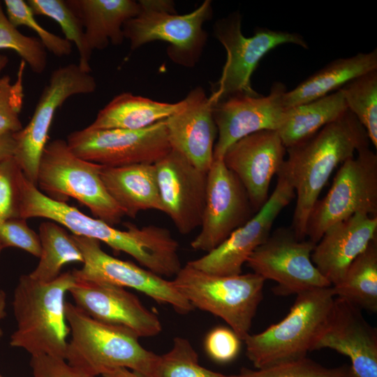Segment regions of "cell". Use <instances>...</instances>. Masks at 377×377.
<instances>
[{"label":"cell","mask_w":377,"mask_h":377,"mask_svg":"<svg viewBox=\"0 0 377 377\" xmlns=\"http://www.w3.org/2000/svg\"><path fill=\"white\" fill-rule=\"evenodd\" d=\"M367 133L355 115L347 110L311 137L286 148L287 158L277 173L294 189L296 204L292 229L306 239L309 214L338 165L369 146Z\"/></svg>","instance_id":"cell-1"},{"label":"cell","mask_w":377,"mask_h":377,"mask_svg":"<svg viewBox=\"0 0 377 377\" xmlns=\"http://www.w3.org/2000/svg\"><path fill=\"white\" fill-rule=\"evenodd\" d=\"M73 271L41 282L22 275L14 290L12 306L17 323L10 345L31 356L47 355L65 360L70 329L66 318V295L75 286Z\"/></svg>","instance_id":"cell-2"},{"label":"cell","mask_w":377,"mask_h":377,"mask_svg":"<svg viewBox=\"0 0 377 377\" xmlns=\"http://www.w3.org/2000/svg\"><path fill=\"white\" fill-rule=\"evenodd\" d=\"M65 311L71 335L65 357L69 364L94 376L125 368L154 377L159 355L145 349L133 332L96 320L68 302Z\"/></svg>","instance_id":"cell-3"},{"label":"cell","mask_w":377,"mask_h":377,"mask_svg":"<svg viewBox=\"0 0 377 377\" xmlns=\"http://www.w3.org/2000/svg\"><path fill=\"white\" fill-rule=\"evenodd\" d=\"M334 297L332 286L300 293L283 320L260 333L249 334L243 341L256 369L298 360L313 351L327 323Z\"/></svg>","instance_id":"cell-4"},{"label":"cell","mask_w":377,"mask_h":377,"mask_svg":"<svg viewBox=\"0 0 377 377\" xmlns=\"http://www.w3.org/2000/svg\"><path fill=\"white\" fill-rule=\"evenodd\" d=\"M265 280L256 273L217 276L188 264L172 283L193 306L223 319L242 341L249 334Z\"/></svg>","instance_id":"cell-5"},{"label":"cell","mask_w":377,"mask_h":377,"mask_svg":"<svg viewBox=\"0 0 377 377\" xmlns=\"http://www.w3.org/2000/svg\"><path fill=\"white\" fill-rule=\"evenodd\" d=\"M102 167L77 156L66 141L54 140L47 142L43 151L37 186L54 200H77L96 219L113 226L125 215L101 178Z\"/></svg>","instance_id":"cell-6"},{"label":"cell","mask_w":377,"mask_h":377,"mask_svg":"<svg viewBox=\"0 0 377 377\" xmlns=\"http://www.w3.org/2000/svg\"><path fill=\"white\" fill-rule=\"evenodd\" d=\"M139 13L124 25V38L131 50L154 40L170 44L168 54L174 62L193 66L200 58L207 40L202 29L212 15V1H205L192 12L175 13L171 1H139Z\"/></svg>","instance_id":"cell-7"},{"label":"cell","mask_w":377,"mask_h":377,"mask_svg":"<svg viewBox=\"0 0 377 377\" xmlns=\"http://www.w3.org/2000/svg\"><path fill=\"white\" fill-rule=\"evenodd\" d=\"M214 31L227 58L220 78L212 84L209 98L213 103L236 94L258 95L251 78L260 59L271 50L287 43L309 47L304 37L295 32L258 27L252 36H244L238 11L217 20Z\"/></svg>","instance_id":"cell-8"},{"label":"cell","mask_w":377,"mask_h":377,"mask_svg":"<svg viewBox=\"0 0 377 377\" xmlns=\"http://www.w3.org/2000/svg\"><path fill=\"white\" fill-rule=\"evenodd\" d=\"M356 213L377 216V155L369 147L341 164L309 214L306 239L316 244L329 227Z\"/></svg>","instance_id":"cell-9"},{"label":"cell","mask_w":377,"mask_h":377,"mask_svg":"<svg viewBox=\"0 0 377 377\" xmlns=\"http://www.w3.org/2000/svg\"><path fill=\"white\" fill-rule=\"evenodd\" d=\"M66 142L77 156L107 167L155 164L172 149L165 119L138 130L86 127L71 133Z\"/></svg>","instance_id":"cell-10"},{"label":"cell","mask_w":377,"mask_h":377,"mask_svg":"<svg viewBox=\"0 0 377 377\" xmlns=\"http://www.w3.org/2000/svg\"><path fill=\"white\" fill-rule=\"evenodd\" d=\"M96 87L94 77L77 64H70L52 73L30 121L15 133L14 158L30 182L37 186L40 157L48 142L50 128L57 110L71 96L94 93Z\"/></svg>","instance_id":"cell-11"},{"label":"cell","mask_w":377,"mask_h":377,"mask_svg":"<svg viewBox=\"0 0 377 377\" xmlns=\"http://www.w3.org/2000/svg\"><path fill=\"white\" fill-rule=\"evenodd\" d=\"M315 246L309 239H298L292 228H280L251 253L246 263L253 273L276 282L273 291L278 295L332 286L311 261Z\"/></svg>","instance_id":"cell-12"},{"label":"cell","mask_w":377,"mask_h":377,"mask_svg":"<svg viewBox=\"0 0 377 377\" xmlns=\"http://www.w3.org/2000/svg\"><path fill=\"white\" fill-rule=\"evenodd\" d=\"M20 218H45L70 230L73 235L104 242L117 252H124L133 258L144 249V237L134 224L128 223L121 230L101 219L90 217L64 202L54 200L42 193L26 179L19 168L16 174Z\"/></svg>","instance_id":"cell-13"},{"label":"cell","mask_w":377,"mask_h":377,"mask_svg":"<svg viewBox=\"0 0 377 377\" xmlns=\"http://www.w3.org/2000/svg\"><path fill=\"white\" fill-rule=\"evenodd\" d=\"M71 236L84 258L82 267L73 271L76 279L135 289L159 304L170 305L180 314H187L194 309L172 281L108 254L95 239Z\"/></svg>","instance_id":"cell-14"},{"label":"cell","mask_w":377,"mask_h":377,"mask_svg":"<svg viewBox=\"0 0 377 377\" xmlns=\"http://www.w3.org/2000/svg\"><path fill=\"white\" fill-rule=\"evenodd\" d=\"M254 213L246 189L225 165L214 159L207 173L205 203L199 234L191 241L196 251L208 253L226 240Z\"/></svg>","instance_id":"cell-15"},{"label":"cell","mask_w":377,"mask_h":377,"mask_svg":"<svg viewBox=\"0 0 377 377\" xmlns=\"http://www.w3.org/2000/svg\"><path fill=\"white\" fill-rule=\"evenodd\" d=\"M277 177L276 187L263 207L214 249L186 264L217 276L242 274L243 265L269 236L278 215L295 198L288 182L281 175Z\"/></svg>","instance_id":"cell-16"},{"label":"cell","mask_w":377,"mask_h":377,"mask_svg":"<svg viewBox=\"0 0 377 377\" xmlns=\"http://www.w3.org/2000/svg\"><path fill=\"white\" fill-rule=\"evenodd\" d=\"M286 86L276 82L267 96L236 94L213 103L217 128L214 159H223L230 146L253 133L278 131L286 108L283 104Z\"/></svg>","instance_id":"cell-17"},{"label":"cell","mask_w":377,"mask_h":377,"mask_svg":"<svg viewBox=\"0 0 377 377\" xmlns=\"http://www.w3.org/2000/svg\"><path fill=\"white\" fill-rule=\"evenodd\" d=\"M154 165L163 212L181 234H189L201 225L207 173L173 149Z\"/></svg>","instance_id":"cell-18"},{"label":"cell","mask_w":377,"mask_h":377,"mask_svg":"<svg viewBox=\"0 0 377 377\" xmlns=\"http://www.w3.org/2000/svg\"><path fill=\"white\" fill-rule=\"evenodd\" d=\"M69 293L75 305L96 320L129 330L139 338L162 331L158 315L124 288L76 279Z\"/></svg>","instance_id":"cell-19"},{"label":"cell","mask_w":377,"mask_h":377,"mask_svg":"<svg viewBox=\"0 0 377 377\" xmlns=\"http://www.w3.org/2000/svg\"><path fill=\"white\" fill-rule=\"evenodd\" d=\"M286 148L276 131H260L237 140L226 150L223 161L239 179L257 212L269 198L272 177L281 170Z\"/></svg>","instance_id":"cell-20"},{"label":"cell","mask_w":377,"mask_h":377,"mask_svg":"<svg viewBox=\"0 0 377 377\" xmlns=\"http://www.w3.org/2000/svg\"><path fill=\"white\" fill-rule=\"evenodd\" d=\"M330 348L347 356L355 377H377V332L361 309L335 297L327 323L313 350Z\"/></svg>","instance_id":"cell-21"},{"label":"cell","mask_w":377,"mask_h":377,"mask_svg":"<svg viewBox=\"0 0 377 377\" xmlns=\"http://www.w3.org/2000/svg\"><path fill=\"white\" fill-rule=\"evenodd\" d=\"M184 105L165 119L171 149L207 173L214 161L217 128L213 103L198 87L184 99Z\"/></svg>","instance_id":"cell-22"},{"label":"cell","mask_w":377,"mask_h":377,"mask_svg":"<svg viewBox=\"0 0 377 377\" xmlns=\"http://www.w3.org/2000/svg\"><path fill=\"white\" fill-rule=\"evenodd\" d=\"M377 216L356 213L329 227L316 244L311 261L332 284L343 276L352 261L377 237Z\"/></svg>","instance_id":"cell-23"},{"label":"cell","mask_w":377,"mask_h":377,"mask_svg":"<svg viewBox=\"0 0 377 377\" xmlns=\"http://www.w3.org/2000/svg\"><path fill=\"white\" fill-rule=\"evenodd\" d=\"M101 178L110 196L126 215L135 218L141 212H163L154 164L138 163L103 166Z\"/></svg>","instance_id":"cell-24"},{"label":"cell","mask_w":377,"mask_h":377,"mask_svg":"<svg viewBox=\"0 0 377 377\" xmlns=\"http://www.w3.org/2000/svg\"><path fill=\"white\" fill-rule=\"evenodd\" d=\"M80 19L91 50L117 45L124 38L123 27L140 10L133 0H66Z\"/></svg>","instance_id":"cell-25"},{"label":"cell","mask_w":377,"mask_h":377,"mask_svg":"<svg viewBox=\"0 0 377 377\" xmlns=\"http://www.w3.org/2000/svg\"><path fill=\"white\" fill-rule=\"evenodd\" d=\"M377 69V49L333 60L301 82L283 97L286 108L299 105L337 91L350 80Z\"/></svg>","instance_id":"cell-26"},{"label":"cell","mask_w":377,"mask_h":377,"mask_svg":"<svg viewBox=\"0 0 377 377\" xmlns=\"http://www.w3.org/2000/svg\"><path fill=\"white\" fill-rule=\"evenodd\" d=\"M184 100L163 103L131 93L115 96L97 114L91 129L138 130L165 120L184 105Z\"/></svg>","instance_id":"cell-27"},{"label":"cell","mask_w":377,"mask_h":377,"mask_svg":"<svg viewBox=\"0 0 377 377\" xmlns=\"http://www.w3.org/2000/svg\"><path fill=\"white\" fill-rule=\"evenodd\" d=\"M347 110L343 94L339 89L313 101L286 108L277 132L288 148L311 137Z\"/></svg>","instance_id":"cell-28"},{"label":"cell","mask_w":377,"mask_h":377,"mask_svg":"<svg viewBox=\"0 0 377 377\" xmlns=\"http://www.w3.org/2000/svg\"><path fill=\"white\" fill-rule=\"evenodd\" d=\"M332 287L335 297L361 310L377 311V237L352 261L341 281Z\"/></svg>","instance_id":"cell-29"},{"label":"cell","mask_w":377,"mask_h":377,"mask_svg":"<svg viewBox=\"0 0 377 377\" xmlns=\"http://www.w3.org/2000/svg\"><path fill=\"white\" fill-rule=\"evenodd\" d=\"M41 246L40 260L29 275L41 282L56 279L61 268L68 263L84 262L78 246L65 230L55 223L43 222L39 227Z\"/></svg>","instance_id":"cell-30"},{"label":"cell","mask_w":377,"mask_h":377,"mask_svg":"<svg viewBox=\"0 0 377 377\" xmlns=\"http://www.w3.org/2000/svg\"><path fill=\"white\" fill-rule=\"evenodd\" d=\"M339 90L348 110L364 127L370 142L377 148V69L350 80Z\"/></svg>","instance_id":"cell-31"},{"label":"cell","mask_w":377,"mask_h":377,"mask_svg":"<svg viewBox=\"0 0 377 377\" xmlns=\"http://www.w3.org/2000/svg\"><path fill=\"white\" fill-rule=\"evenodd\" d=\"M27 3L35 15L50 17L57 22L65 35V39L74 43L79 54V67L90 73L89 61L92 51L89 48L82 24L64 0H28Z\"/></svg>","instance_id":"cell-32"},{"label":"cell","mask_w":377,"mask_h":377,"mask_svg":"<svg viewBox=\"0 0 377 377\" xmlns=\"http://www.w3.org/2000/svg\"><path fill=\"white\" fill-rule=\"evenodd\" d=\"M154 377H225L199 364L198 355L184 337L173 339L172 348L159 355Z\"/></svg>","instance_id":"cell-33"},{"label":"cell","mask_w":377,"mask_h":377,"mask_svg":"<svg viewBox=\"0 0 377 377\" xmlns=\"http://www.w3.org/2000/svg\"><path fill=\"white\" fill-rule=\"evenodd\" d=\"M225 377H355L350 365L329 368L304 357L263 369L242 368Z\"/></svg>","instance_id":"cell-34"},{"label":"cell","mask_w":377,"mask_h":377,"mask_svg":"<svg viewBox=\"0 0 377 377\" xmlns=\"http://www.w3.org/2000/svg\"><path fill=\"white\" fill-rule=\"evenodd\" d=\"M0 50L17 53L36 73H43L47 66L46 50L36 37L25 36L8 19L0 1Z\"/></svg>","instance_id":"cell-35"},{"label":"cell","mask_w":377,"mask_h":377,"mask_svg":"<svg viewBox=\"0 0 377 377\" xmlns=\"http://www.w3.org/2000/svg\"><path fill=\"white\" fill-rule=\"evenodd\" d=\"M6 14L16 28L21 26L32 29L38 36L45 50L57 57L68 56L72 52V43L43 27L35 18V15L27 1L23 0H4Z\"/></svg>","instance_id":"cell-36"},{"label":"cell","mask_w":377,"mask_h":377,"mask_svg":"<svg viewBox=\"0 0 377 377\" xmlns=\"http://www.w3.org/2000/svg\"><path fill=\"white\" fill-rule=\"evenodd\" d=\"M26 64L21 61L14 82L9 75L0 78V133L20 131L23 126L20 119L24 93L23 75Z\"/></svg>","instance_id":"cell-37"},{"label":"cell","mask_w":377,"mask_h":377,"mask_svg":"<svg viewBox=\"0 0 377 377\" xmlns=\"http://www.w3.org/2000/svg\"><path fill=\"white\" fill-rule=\"evenodd\" d=\"M0 245L3 249L16 247L39 258V236L27 225L26 219L15 218L0 223Z\"/></svg>","instance_id":"cell-38"},{"label":"cell","mask_w":377,"mask_h":377,"mask_svg":"<svg viewBox=\"0 0 377 377\" xmlns=\"http://www.w3.org/2000/svg\"><path fill=\"white\" fill-rule=\"evenodd\" d=\"M18 168L14 157L0 163V223L20 218L16 183Z\"/></svg>","instance_id":"cell-39"},{"label":"cell","mask_w":377,"mask_h":377,"mask_svg":"<svg viewBox=\"0 0 377 377\" xmlns=\"http://www.w3.org/2000/svg\"><path fill=\"white\" fill-rule=\"evenodd\" d=\"M241 339L230 327H216L211 330L205 339V348L209 357L215 362L226 363L239 354Z\"/></svg>","instance_id":"cell-40"},{"label":"cell","mask_w":377,"mask_h":377,"mask_svg":"<svg viewBox=\"0 0 377 377\" xmlns=\"http://www.w3.org/2000/svg\"><path fill=\"white\" fill-rule=\"evenodd\" d=\"M30 366L34 377H96L80 371L63 358L47 355L31 356Z\"/></svg>","instance_id":"cell-41"},{"label":"cell","mask_w":377,"mask_h":377,"mask_svg":"<svg viewBox=\"0 0 377 377\" xmlns=\"http://www.w3.org/2000/svg\"><path fill=\"white\" fill-rule=\"evenodd\" d=\"M16 149L15 133H0V163L13 158Z\"/></svg>","instance_id":"cell-42"},{"label":"cell","mask_w":377,"mask_h":377,"mask_svg":"<svg viewBox=\"0 0 377 377\" xmlns=\"http://www.w3.org/2000/svg\"><path fill=\"white\" fill-rule=\"evenodd\" d=\"M103 377H146L125 368L110 370L102 375Z\"/></svg>","instance_id":"cell-43"},{"label":"cell","mask_w":377,"mask_h":377,"mask_svg":"<svg viewBox=\"0 0 377 377\" xmlns=\"http://www.w3.org/2000/svg\"><path fill=\"white\" fill-rule=\"evenodd\" d=\"M6 316V295L4 292L0 290V321ZM3 334V330L0 327V339Z\"/></svg>","instance_id":"cell-44"},{"label":"cell","mask_w":377,"mask_h":377,"mask_svg":"<svg viewBox=\"0 0 377 377\" xmlns=\"http://www.w3.org/2000/svg\"><path fill=\"white\" fill-rule=\"evenodd\" d=\"M8 61L9 59L7 56L0 54V78L1 77V74L2 71L8 65Z\"/></svg>","instance_id":"cell-45"},{"label":"cell","mask_w":377,"mask_h":377,"mask_svg":"<svg viewBox=\"0 0 377 377\" xmlns=\"http://www.w3.org/2000/svg\"><path fill=\"white\" fill-rule=\"evenodd\" d=\"M0 377H3V376L0 374Z\"/></svg>","instance_id":"cell-46"}]
</instances>
